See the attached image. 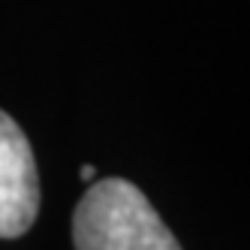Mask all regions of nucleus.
Wrapping results in <instances>:
<instances>
[{
  "instance_id": "nucleus-1",
  "label": "nucleus",
  "mask_w": 250,
  "mask_h": 250,
  "mask_svg": "<svg viewBox=\"0 0 250 250\" xmlns=\"http://www.w3.org/2000/svg\"><path fill=\"white\" fill-rule=\"evenodd\" d=\"M76 250H181L172 229L136 184L103 178L73 211Z\"/></svg>"
},
{
  "instance_id": "nucleus-3",
  "label": "nucleus",
  "mask_w": 250,
  "mask_h": 250,
  "mask_svg": "<svg viewBox=\"0 0 250 250\" xmlns=\"http://www.w3.org/2000/svg\"><path fill=\"white\" fill-rule=\"evenodd\" d=\"M94 175H97L94 166H82V178H84V181H94Z\"/></svg>"
},
{
  "instance_id": "nucleus-2",
  "label": "nucleus",
  "mask_w": 250,
  "mask_h": 250,
  "mask_svg": "<svg viewBox=\"0 0 250 250\" xmlns=\"http://www.w3.org/2000/svg\"><path fill=\"white\" fill-rule=\"evenodd\" d=\"M40 211V175L24 130L0 112V238H19Z\"/></svg>"
}]
</instances>
